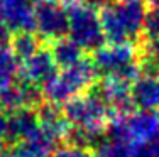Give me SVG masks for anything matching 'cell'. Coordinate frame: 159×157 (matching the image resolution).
I'll list each match as a JSON object with an SVG mask.
<instances>
[{"instance_id": "obj_14", "label": "cell", "mask_w": 159, "mask_h": 157, "mask_svg": "<svg viewBox=\"0 0 159 157\" xmlns=\"http://www.w3.org/2000/svg\"><path fill=\"white\" fill-rule=\"evenodd\" d=\"M144 144L127 139H103L93 147L95 157H139Z\"/></svg>"}, {"instance_id": "obj_1", "label": "cell", "mask_w": 159, "mask_h": 157, "mask_svg": "<svg viewBox=\"0 0 159 157\" xmlns=\"http://www.w3.org/2000/svg\"><path fill=\"white\" fill-rule=\"evenodd\" d=\"M147 7L142 0H115L102 7L100 19L108 42H130L144 34Z\"/></svg>"}, {"instance_id": "obj_22", "label": "cell", "mask_w": 159, "mask_h": 157, "mask_svg": "<svg viewBox=\"0 0 159 157\" xmlns=\"http://www.w3.org/2000/svg\"><path fill=\"white\" fill-rule=\"evenodd\" d=\"M151 3V7H159V0H147Z\"/></svg>"}, {"instance_id": "obj_3", "label": "cell", "mask_w": 159, "mask_h": 157, "mask_svg": "<svg viewBox=\"0 0 159 157\" xmlns=\"http://www.w3.org/2000/svg\"><path fill=\"white\" fill-rule=\"evenodd\" d=\"M64 7L70 17L68 36L81 47L83 51L95 52L105 46V34L102 27V19L98 7L85 0H64Z\"/></svg>"}, {"instance_id": "obj_20", "label": "cell", "mask_w": 159, "mask_h": 157, "mask_svg": "<svg viewBox=\"0 0 159 157\" xmlns=\"http://www.w3.org/2000/svg\"><path fill=\"white\" fill-rule=\"evenodd\" d=\"M0 157H36V155L22 142H19V144H10V147L5 152H2Z\"/></svg>"}, {"instance_id": "obj_5", "label": "cell", "mask_w": 159, "mask_h": 157, "mask_svg": "<svg viewBox=\"0 0 159 157\" xmlns=\"http://www.w3.org/2000/svg\"><path fill=\"white\" fill-rule=\"evenodd\" d=\"M64 117L71 127L90 130H107L112 110L98 93H81L71 98L63 107Z\"/></svg>"}, {"instance_id": "obj_7", "label": "cell", "mask_w": 159, "mask_h": 157, "mask_svg": "<svg viewBox=\"0 0 159 157\" xmlns=\"http://www.w3.org/2000/svg\"><path fill=\"white\" fill-rule=\"evenodd\" d=\"M95 93L102 96L113 113H129L132 103V83L120 76H103L95 85Z\"/></svg>"}, {"instance_id": "obj_21", "label": "cell", "mask_w": 159, "mask_h": 157, "mask_svg": "<svg viewBox=\"0 0 159 157\" xmlns=\"http://www.w3.org/2000/svg\"><path fill=\"white\" fill-rule=\"evenodd\" d=\"M12 41V29L7 25V22L0 15V46H5Z\"/></svg>"}, {"instance_id": "obj_9", "label": "cell", "mask_w": 159, "mask_h": 157, "mask_svg": "<svg viewBox=\"0 0 159 157\" xmlns=\"http://www.w3.org/2000/svg\"><path fill=\"white\" fill-rule=\"evenodd\" d=\"M129 139L147 144L159 133V110H141L125 113Z\"/></svg>"}, {"instance_id": "obj_24", "label": "cell", "mask_w": 159, "mask_h": 157, "mask_svg": "<svg viewBox=\"0 0 159 157\" xmlns=\"http://www.w3.org/2000/svg\"><path fill=\"white\" fill-rule=\"evenodd\" d=\"M0 2H2V0H0Z\"/></svg>"}, {"instance_id": "obj_2", "label": "cell", "mask_w": 159, "mask_h": 157, "mask_svg": "<svg viewBox=\"0 0 159 157\" xmlns=\"http://www.w3.org/2000/svg\"><path fill=\"white\" fill-rule=\"evenodd\" d=\"M98 69L93 59L83 58L76 64L64 68L52 80H49L43 86V96L46 102L52 103H66L71 98L86 93L90 88L97 85Z\"/></svg>"}, {"instance_id": "obj_23", "label": "cell", "mask_w": 159, "mask_h": 157, "mask_svg": "<svg viewBox=\"0 0 159 157\" xmlns=\"http://www.w3.org/2000/svg\"><path fill=\"white\" fill-rule=\"evenodd\" d=\"M0 111H3V100H2V88H0Z\"/></svg>"}, {"instance_id": "obj_10", "label": "cell", "mask_w": 159, "mask_h": 157, "mask_svg": "<svg viewBox=\"0 0 159 157\" xmlns=\"http://www.w3.org/2000/svg\"><path fill=\"white\" fill-rule=\"evenodd\" d=\"M39 127L37 107H22L7 113V137L9 144H19L27 139Z\"/></svg>"}, {"instance_id": "obj_6", "label": "cell", "mask_w": 159, "mask_h": 157, "mask_svg": "<svg viewBox=\"0 0 159 157\" xmlns=\"http://www.w3.org/2000/svg\"><path fill=\"white\" fill-rule=\"evenodd\" d=\"M34 17H36V31L48 42L68 36L70 17L64 3H59V0H36Z\"/></svg>"}, {"instance_id": "obj_16", "label": "cell", "mask_w": 159, "mask_h": 157, "mask_svg": "<svg viewBox=\"0 0 159 157\" xmlns=\"http://www.w3.org/2000/svg\"><path fill=\"white\" fill-rule=\"evenodd\" d=\"M19 71H20V59L17 58L14 49L9 44L0 46V88L12 85L19 76Z\"/></svg>"}, {"instance_id": "obj_13", "label": "cell", "mask_w": 159, "mask_h": 157, "mask_svg": "<svg viewBox=\"0 0 159 157\" xmlns=\"http://www.w3.org/2000/svg\"><path fill=\"white\" fill-rule=\"evenodd\" d=\"M49 51H51L54 61L58 63L59 68H70V66L76 64L78 61H81L83 56V49L71 39L70 36L59 37L49 42Z\"/></svg>"}, {"instance_id": "obj_4", "label": "cell", "mask_w": 159, "mask_h": 157, "mask_svg": "<svg viewBox=\"0 0 159 157\" xmlns=\"http://www.w3.org/2000/svg\"><path fill=\"white\" fill-rule=\"evenodd\" d=\"M92 59L103 76H120L134 83L142 74L141 54L130 42H108L93 52Z\"/></svg>"}, {"instance_id": "obj_8", "label": "cell", "mask_w": 159, "mask_h": 157, "mask_svg": "<svg viewBox=\"0 0 159 157\" xmlns=\"http://www.w3.org/2000/svg\"><path fill=\"white\" fill-rule=\"evenodd\" d=\"M58 68L59 66L54 61L51 51L41 47L34 56L20 63L19 76L22 81L37 85V86H41V85L44 86L49 80H52L58 74Z\"/></svg>"}, {"instance_id": "obj_11", "label": "cell", "mask_w": 159, "mask_h": 157, "mask_svg": "<svg viewBox=\"0 0 159 157\" xmlns=\"http://www.w3.org/2000/svg\"><path fill=\"white\" fill-rule=\"evenodd\" d=\"M0 15L7 22L12 32H34L36 31V17H34V3L31 0L12 2L0 5Z\"/></svg>"}, {"instance_id": "obj_12", "label": "cell", "mask_w": 159, "mask_h": 157, "mask_svg": "<svg viewBox=\"0 0 159 157\" xmlns=\"http://www.w3.org/2000/svg\"><path fill=\"white\" fill-rule=\"evenodd\" d=\"M132 103L141 110L159 108V76L141 74L132 83Z\"/></svg>"}, {"instance_id": "obj_17", "label": "cell", "mask_w": 159, "mask_h": 157, "mask_svg": "<svg viewBox=\"0 0 159 157\" xmlns=\"http://www.w3.org/2000/svg\"><path fill=\"white\" fill-rule=\"evenodd\" d=\"M10 47L20 61H25L41 49V41L34 32H16L10 41Z\"/></svg>"}, {"instance_id": "obj_18", "label": "cell", "mask_w": 159, "mask_h": 157, "mask_svg": "<svg viewBox=\"0 0 159 157\" xmlns=\"http://www.w3.org/2000/svg\"><path fill=\"white\" fill-rule=\"evenodd\" d=\"M51 157H95V150L92 147H80L75 144H64L56 147Z\"/></svg>"}, {"instance_id": "obj_15", "label": "cell", "mask_w": 159, "mask_h": 157, "mask_svg": "<svg viewBox=\"0 0 159 157\" xmlns=\"http://www.w3.org/2000/svg\"><path fill=\"white\" fill-rule=\"evenodd\" d=\"M56 142H58V139H54L48 130H44L39 125L27 139L22 140V144L36 157H51L52 152L56 150Z\"/></svg>"}, {"instance_id": "obj_19", "label": "cell", "mask_w": 159, "mask_h": 157, "mask_svg": "<svg viewBox=\"0 0 159 157\" xmlns=\"http://www.w3.org/2000/svg\"><path fill=\"white\" fill-rule=\"evenodd\" d=\"M144 36H159V7H151L146 14Z\"/></svg>"}]
</instances>
